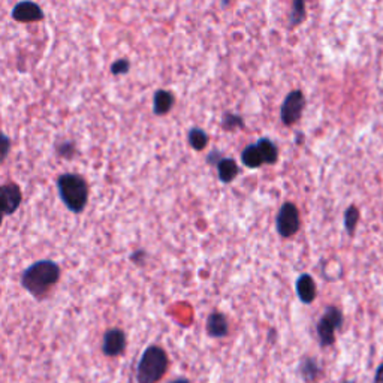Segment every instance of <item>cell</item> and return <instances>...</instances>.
Here are the masks:
<instances>
[{"instance_id":"obj_1","label":"cell","mask_w":383,"mask_h":383,"mask_svg":"<svg viewBox=\"0 0 383 383\" xmlns=\"http://www.w3.org/2000/svg\"><path fill=\"white\" fill-rule=\"evenodd\" d=\"M62 270L54 261L42 259L32 264L29 268L21 273V286L34 297L42 298L51 291V287L60 280Z\"/></svg>"},{"instance_id":"obj_5","label":"cell","mask_w":383,"mask_h":383,"mask_svg":"<svg viewBox=\"0 0 383 383\" xmlns=\"http://www.w3.org/2000/svg\"><path fill=\"white\" fill-rule=\"evenodd\" d=\"M301 225L299 212L294 202H285L275 217V228L278 235L283 238H289L295 235Z\"/></svg>"},{"instance_id":"obj_26","label":"cell","mask_w":383,"mask_h":383,"mask_svg":"<svg viewBox=\"0 0 383 383\" xmlns=\"http://www.w3.org/2000/svg\"><path fill=\"white\" fill-rule=\"evenodd\" d=\"M169 383H190L188 379H186V377H178V379H176V380H172V382H169Z\"/></svg>"},{"instance_id":"obj_8","label":"cell","mask_w":383,"mask_h":383,"mask_svg":"<svg viewBox=\"0 0 383 383\" xmlns=\"http://www.w3.org/2000/svg\"><path fill=\"white\" fill-rule=\"evenodd\" d=\"M126 349V334L119 330L112 328L103 334L102 342V352L107 356H119Z\"/></svg>"},{"instance_id":"obj_19","label":"cell","mask_w":383,"mask_h":383,"mask_svg":"<svg viewBox=\"0 0 383 383\" xmlns=\"http://www.w3.org/2000/svg\"><path fill=\"white\" fill-rule=\"evenodd\" d=\"M358 222H359V210H358V207L351 205L346 210V213H344V228H346L347 235H351V237L355 235Z\"/></svg>"},{"instance_id":"obj_14","label":"cell","mask_w":383,"mask_h":383,"mask_svg":"<svg viewBox=\"0 0 383 383\" xmlns=\"http://www.w3.org/2000/svg\"><path fill=\"white\" fill-rule=\"evenodd\" d=\"M174 102H176V98H174L171 91L157 90L155 93V98H153V112L156 115L168 114L174 107Z\"/></svg>"},{"instance_id":"obj_29","label":"cell","mask_w":383,"mask_h":383,"mask_svg":"<svg viewBox=\"0 0 383 383\" xmlns=\"http://www.w3.org/2000/svg\"><path fill=\"white\" fill-rule=\"evenodd\" d=\"M342 383H355L353 380H344V382H342Z\"/></svg>"},{"instance_id":"obj_12","label":"cell","mask_w":383,"mask_h":383,"mask_svg":"<svg viewBox=\"0 0 383 383\" xmlns=\"http://www.w3.org/2000/svg\"><path fill=\"white\" fill-rule=\"evenodd\" d=\"M298 371H299V376L303 377L306 383H315L322 376L320 364L315 358H310V356L301 359Z\"/></svg>"},{"instance_id":"obj_27","label":"cell","mask_w":383,"mask_h":383,"mask_svg":"<svg viewBox=\"0 0 383 383\" xmlns=\"http://www.w3.org/2000/svg\"><path fill=\"white\" fill-rule=\"evenodd\" d=\"M303 138H304L303 135L298 134V135H297V143H298V144H301V141H303Z\"/></svg>"},{"instance_id":"obj_28","label":"cell","mask_w":383,"mask_h":383,"mask_svg":"<svg viewBox=\"0 0 383 383\" xmlns=\"http://www.w3.org/2000/svg\"><path fill=\"white\" fill-rule=\"evenodd\" d=\"M2 223H4V214L0 213V225H2Z\"/></svg>"},{"instance_id":"obj_3","label":"cell","mask_w":383,"mask_h":383,"mask_svg":"<svg viewBox=\"0 0 383 383\" xmlns=\"http://www.w3.org/2000/svg\"><path fill=\"white\" fill-rule=\"evenodd\" d=\"M168 355L160 346H148L136 367L138 383H157L168 370Z\"/></svg>"},{"instance_id":"obj_4","label":"cell","mask_w":383,"mask_h":383,"mask_svg":"<svg viewBox=\"0 0 383 383\" xmlns=\"http://www.w3.org/2000/svg\"><path fill=\"white\" fill-rule=\"evenodd\" d=\"M344 316L339 307L330 306L325 309L322 318L316 323V332L320 347H330L335 343V332L343 328Z\"/></svg>"},{"instance_id":"obj_7","label":"cell","mask_w":383,"mask_h":383,"mask_svg":"<svg viewBox=\"0 0 383 383\" xmlns=\"http://www.w3.org/2000/svg\"><path fill=\"white\" fill-rule=\"evenodd\" d=\"M22 202L21 189L15 183L0 186V213L4 216L14 214Z\"/></svg>"},{"instance_id":"obj_21","label":"cell","mask_w":383,"mask_h":383,"mask_svg":"<svg viewBox=\"0 0 383 383\" xmlns=\"http://www.w3.org/2000/svg\"><path fill=\"white\" fill-rule=\"evenodd\" d=\"M131 69V62L127 59H119L111 65V74L112 75H126Z\"/></svg>"},{"instance_id":"obj_18","label":"cell","mask_w":383,"mask_h":383,"mask_svg":"<svg viewBox=\"0 0 383 383\" xmlns=\"http://www.w3.org/2000/svg\"><path fill=\"white\" fill-rule=\"evenodd\" d=\"M307 17V11H306V4L303 0H295L292 4V11L289 14V27H297L303 22Z\"/></svg>"},{"instance_id":"obj_2","label":"cell","mask_w":383,"mask_h":383,"mask_svg":"<svg viewBox=\"0 0 383 383\" xmlns=\"http://www.w3.org/2000/svg\"><path fill=\"white\" fill-rule=\"evenodd\" d=\"M57 190L65 207L74 214L84 212L89 202V184L78 174H62L57 178Z\"/></svg>"},{"instance_id":"obj_16","label":"cell","mask_w":383,"mask_h":383,"mask_svg":"<svg viewBox=\"0 0 383 383\" xmlns=\"http://www.w3.org/2000/svg\"><path fill=\"white\" fill-rule=\"evenodd\" d=\"M257 145L259 147V152L264 157V162L266 165H274L275 162L278 160V148L277 145L271 141L270 138H261L259 141L257 143Z\"/></svg>"},{"instance_id":"obj_23","label":"cell","mask_w":383,"mask_h":383,"mask_svg":"<svg viewBox=\"0 0 383 383\" xmlns=\"http://www.w3.org/2000/svg\"><path fill=\"white\" fill-rule=\"evenodd\" d=\"M223 159V153L217 152V150H214V152H212L210 155H208L207 157V164H212V165H217L220 160Z\"/></svg>"},{"instance_id":"obj_9","label":"cell","mask_w":383,"mask_h":383,"mask_svg":"<svg viewBox=\"0 0 383 383\" xmlns=\"http://www.w3.org/2000/svg\"><path fill=\"white\" fill-rule=\"evenodd\" d=\"M11 15L18 22H37L44 20V11L38 4L26 0V2L17 4Z\"/></svg>"},{"instance_id":"obj_22","label":"cell","mask_w":383,"mask_h":383,"mask_svg":"<svg viewBox=\"0 0 383 383\" xmlns=\"http://www.w3.org/2000/svg\"><path fill=\"white\" fill-rule=\"evenodd\" d=\"M11 145H13V141H11V138L6 136L5 134L0 132V164L6 159V156L11 152Z\"/></svg>"},{"instance_id":"obj_17","label":"cell","mask_w":383,"mask_h":383,"mask_svg":"<svg viewBox=\"0 0 383 383\" xmlns=\"http://www.w3.org/2000/svg\"><path fill=\"white\" fill-rule=\"evenodd\" d=\"M188 141L190 144V147L196 152H202V150L207 148L208 141H210V138H208L207 132L201 127H192L188 134Z\"/></svg>"},{"instance_id":"obj_20","label":"cell","mask_w":383,"mask_h":383,"mask_svg":"<svg viewBox=\"0 0 383 383\" xmlns=\"http://www.w3.org/2000/svg\"><path fill=\"white\" fill-rule=\"evenodd\" d=\"M222 127L225 131H235V129H245L246 123L242 120L241 115L234 112H226L222 119Z\"/></svg>"},{"instance_id":"obj_25","label":"cell","mask_w":383,"mask_h":383,"mask_svg":"<svg viewBox=\"0 0 383 383\" xmlns=\"http://www.w3.org/2000/svg\"><path fill=\"white\" fill-rule=\"evenodd\" d=\"M373 383H383V363L377 367L376 375H375V380Z\"/></svg>"},{"instance_id":"obj_11","label":"cell","mask_w":383,"mask_h":383,"mask_svg":"<svg viewBox=\"0 0 383 383\" xmlns=\"http://www.w3.org/2000/svg\"><path fill=\"white\" fill-rule=\"evenodd\" d=\"M207 334L213 339H223L229 334V322L223 313L214 311L207 318Z\"/></svg>"},{"instance_id":"obj_15","label":"cell","mask_w":383,"mask_h":383,"mask_svg":"<svg viewBox=\"0 0 383 383\" xmlns=\"http://www.w3.org/2000/svg\"><path fill=\"white\" fill-rule=\"evenodd\" d=\"M241 162H242V165H246L247 168H252V169H257V168H259V167H262L265 164L257 143L250 144L245 150H242V152H241Z\"/></svg>"},{"instance_id":"obj_13","label":"cell","mask_w":383,"mask_h":383,"mask_svg":"<svg viewBox=\"0 0 383 383\" xmlns=\"http://www.w3.org/2000/svg\"><path fill=\"white\" fill-rule=\"evenodd\" d=\"M216 167H217L219 180L222 183H225V184H229V183L234 181L238 174H240V168H238L237 162L234 159L223 157Z\"/></svg>"},{"instance_id":"obj_24","label":"cell","mask_w":383,"mask_h":383,"mask_svg":"<svg viewBox=\"0 0 383 383\" xmlns=\"http://www.w3.org/2000/svg\"><path fill=\"white\" fill-rule=\"evenodd\" d=\"M144 258H145V252L144 250H138L136 253L132 254V261H135L138 264H143Z\"/></svg>"},{"instance_id":"obj_6","label":"cell","mask_w":383,"mask_h":383,"mask_svg":"<svg viewBox=\"0 0 383 383\" xmlns=\"http://www.w3.org/2000/svg\"><path fill=\"white\" fill-rule=\"evenodd\" d=\"M306 108V96L301 90H292L287 93L282 107H280V120L285 126H292L298 123Z\"/></svg>"},{"instance_id":"obj_10","label":"cell","mask_w":383,"mask_h":383,"mask_svg":"<svg viewBox=\"0 0 383 383\" xmlns=\"http://www.w3.org/2000/svg\"><path fill=\"white\" fill-rule=\"evenodd\" d=\"M295 289H297V295L301 299V303L311 304L313 301L316 299L318 289H316L315 280H313V277L310 274H307V273L301 274L295 282Z\"/></svg>"}]
</instances>
